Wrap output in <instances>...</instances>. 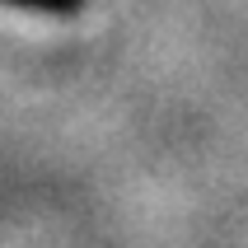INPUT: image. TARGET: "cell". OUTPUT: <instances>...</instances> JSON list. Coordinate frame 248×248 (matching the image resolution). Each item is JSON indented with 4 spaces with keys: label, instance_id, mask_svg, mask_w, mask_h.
<instances>
[{
    "label": "cell",
    "instance_id": "cell-1",
    "mask_svg": "<svg viewBox=\"0 0 248 248\" xmlns=\"http://www.w3.org/2000/svg\"><path fill=\"white\" fill-rule=\"evenodd\" d=\"M5 5H19V10H38V14H80L89 0H5Z\"/></svg>",
    "mask_w": 248,
    "mask_h": 248
}]
</instances>
